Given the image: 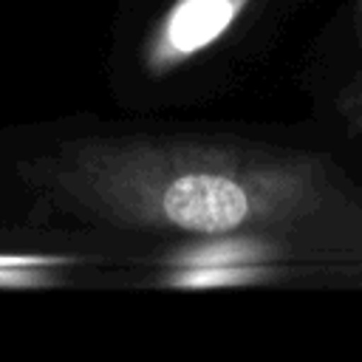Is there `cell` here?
Returning <instances> with one entry per match:
<instances>
[{"mask_svg":"<svg viewBox=\"0 0 362 362\" xmlns=\"http://www.w3.org/2000/svg\"><path fill=\"white\" fill-rule=\"evenodd\" d=\"M354 40L356 65L337 96V113L348 136H362V0H354Z\"/></svg>","mask_w":362,"mask_h":362,"instance_id":"4","label":"cell"},{"mask_svg":"<svg viewBox=\"0 0 362 362\" xmlns=\"http://www.w3.org/2000/svg\"><path fill=\"white\" fill-rule=\"evenodd\" d=\"M283 246L269 235H215L187 246L170 263L173 286H246L277 274Z\"/></svg>","mask_w":362,"mask_h":362,"instance_id":"3","label":"cell"},{"mask_svg":"<svg viewBox=\"0 0 362 362\" xmlns=\"http://www.w3.org/2000/svg\"><path fill=\"white\" fill-rule=\"evenodd\" d=\"M25 173L82 218L187 238L294 229L334 192L317 153L209 139H79Z\"/></svg>","mask_w":362,"mask_h":362,"instance_id":"1","label":"cell"},{"mask_svg":"<svg viewBox=\"0 0 362 362\" xmlns=\"http://www.w3.org/2000/svg\"><path fill=\"white\" fill-rule=\"evenodd\" d=\"M255 0H173L141 42V71L164 79L212 51Z\"/></svg>","mask_w":362,"mask_h":362,"instance_id":"2","label":"cell"}]
</instances>
